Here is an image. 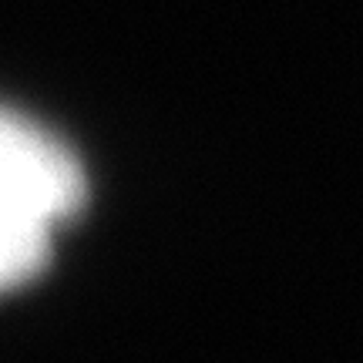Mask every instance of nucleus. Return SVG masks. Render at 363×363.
Here are the masks:
<instances>
[{"label": "nucleus", "instance_id": "1", "mask_svg": "<svg viewBox=\"0 0 363 363\" xmlns=\"http://www.w3.org/2000/svg\"><path fill=\"white\" fill-rule=\"evenodd\" d=\"M78 155L40 121L0 104V212L54 229L84 202Z\"/></svg>", "mask_w": 363, "mask_h": 363}, {"label": "nucleus", "instance_id": "2", "mask_svg": "<svg viewBox=\"0 0 363 363\" xmlns=\"http://www.w3.org/2000/svg\"><path fill=\"white\" fill-rule=\"evenodd\" d=\"M51 256V229L0 212V293L30 279Z\"/></svg>", "mask_w": 363, "mask_h": 363}]
</instances>
